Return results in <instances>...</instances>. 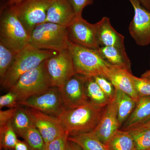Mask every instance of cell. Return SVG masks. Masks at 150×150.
I'll list each match as a JSON object with an SVG mask.
<instances>
[{
    "label": "cell",
    "mask_w": 150,
    "mask_h": 150,
    "mask_svg": "<svg viewBox=\"0 0 150 150\" xmlns=\"http://www.w3.org/2000/svg\"><path fill=\"white\" fill-rule=\"evenodd\" d=\"M105 108L88 101L75 108L65 109L58 118L69 136L90 132L98 124Z\"/></svg>",
    "instance_id": "6da1fadb"
},
{
    "label": "cell",
    "mask_w": 150,
    "mask_h": 150,
    "mask_svg": "<svg viewBox=\"0 0 150 150\" xmlns=\"http://www.w3.org/2000/svg\"><path fill=\"white\" fill-rule=\"evenodd\" d=\"M58 52L38 49L28 44L16 53L12 64L1 79V83L9 90L25 73L35 69L44 61Z\"/></svg>",
    "instance_id": "7a4b0ae2"
},
{
    "label": "cell",
    "mask_w": 150,
    "mask_h": 150,
    "mask_svg": "<svg viewBox=\"0 0 150 150\" xmlns=\"http://www.w3.org/2000/svg\"><path fill=\"white\" fill-rule=\"evenodd\" d=\"M28 33L17 15L13 5L7 4L1 9L0 43L17 53L29 43Z\"/></svg>",
    "instance_id": "3957f363"
},
{
    "label": "cell",
    "mask_w": 150,
    "mask_h": 150,
    "mask_svg": "<svg viewBox=\"0 0 150 150\" xmlns=\"http://www.w3.org/2000/svg\"><path fill=\"white\" fill-rule=\"evenodd\" d=\"M69 50L72 59L75 73L86 77L105 76L110 64L101 57L98 50L76 45L69 40Z\"/></svg>",
    "instance_id": "277c9868"
},
{
    "label": "cell",
    "mask_w": 150,
    "mask_h": 150,
    "mask_svg": "<svg viewBox=\"0 0 150 150\" xmlns=\"http://www.w3.org/2000/svg\"><path fill=\"white\" fill-rule=\"evenodd\" d=\"M69 41L67 27L45 22L33 29L30 35L28 44L38 49L59 53L68 49Z\"/></svg>",
    "instance_id": "5b68a950"
},
{
    "label": "cell",
    "mask_w": 150,
    "mask_h": 150,
    "mask_svg": "<svg viewBox=\"0 0 150 150\" xmlns=\"http://www.w3.org/2000/svg\"><path fill=\"white\" fill-rule=\"evenodd\" d=\"M46 61L22 75L9 90L16 94L18 102L42 93L52 87L46 70Z\"/></svg>",
    "instance_id": "8992f818"
},
{
    "label": "cell",
    "mask_w": 150,
    "mask_h": 150,
    "mask_svg": "<svg viewBox=\"0 0 150 150\" xmlns=\"http://www.w3.org/2000/svg\"><path fill=\"white\" fill-rule=\"evenodd\" d=\"M50 0H24L13 5L20 21L30 35L39 25L46 22Z\"/></svg>",
    "instance_id": "52a82bcc"
},
{
    "label": "cell",
    "mask_w": 150,
    "mask_h": 150,
    "mask_svg": "<svg viewBox=\"0 0 150 150\" xmlns=\"http://www.w3.org/2000/svg\"><path fill=\"white\" fill-rule=\"evenodd\" d=\"M46 62L52 87L60 88L76 74L72 59L68 49L51 56Z\"/></svg>",
    "instance_id": "ba28073f"
},
{
    "label": "cell",
    "mask_w": 150,
    "mask_h": 150,
    "mask_svg": "<svg viewBox=\"0 0 150 150\" xmlns=\"http://www.w3.org/2000/svg\"><path fill=\"white\" fill-rule=\"evenodd\" d=\"M18 104L57 118L66 109L59 89L56 87H51L46 91L18 102Z\"/></svg>",
    "instance_id": "9c48e42d"
},
{
    "label": "cell",
    "mask_w": 150,
    "mask_h": 150,
    "mask_svg": "<svg viewBox=\"0 0 150 150\" xmlns=\"http://www.w3.org/2000/svg\"><path fill=\"white\" fill-rule=\"evenodd\" d=\"M71 42L91 49L100 48L96 37V24H92L85 20L82 14L76 15L67 27Z\"/></svg>",
    "instance_id": "30bf717a"
},
{
    "label": "cell",
    "mask_w": 150,
    "mask_h": 150,
    "mask_svg": "<svg viewBox=\"0 0 150 150\" xmlns=\"http://www.w3.org/2000/svg\"><path fill=\"white\" fill-rule=\"evenodd\" d=\"M134 8V18L129 25L131 37L141 46L150 44V11L142 5L139 0H129Z\"/></svg>",
    "instance_id": "8fae6325"
},
{
    "label": "cell",
    "mask_w": 150,
    "mask_h": 150,
    "mask_svg": "<svg viewBox=\"0 0 150 150\" xmlns=\"http://www.w3.org/2000/svg\"><path fill=\"white\" fill-rule=\"evenodd\" d=\"M34 126L42 135L46 146L50 142L67 133L58 118L31 108L26 107Z\"/></svg>",
    "instance_id": "7c38bea8"
},
{
    "label": "cell",
    "mask_w": 150,
    "mask_h": 150,
    "mask_svg": "<svg viewBox=\"0 0 150 150\" xmlns=\"http://www.w3.org/2000/svg\"><path fill=\"white\" fill-rule=\"evenodd\" d=\"M87 78L76 74L59 88L66 109L75 108L89 101L85 87Z\"/></svg>",
    "instance_id": "4fadbf2b"
},
{
    "label": "cell",
    "mask_w": 150,
    "mask_h": 150,
    "mask_svg": "<svg viewBox=\"0 0 150 150\" xmlns=\"http://www.w3.org/2000/svg\"><path fill=\"white\" fill-rule=\"evenodd\" d=\"M120 128L117 105L113 98L105 108L98 124L92 131L103 143L107 146Z\"/></svg>",
    "instance_id": "5bb4252c"
},
{
    "label": "cell",
    "mask_w": 150,
    "mask_h": 150,
    "mask_svg": "<svg viewBox=\"0 0 150 150\" xmlns=\"http://www.w3.org/2000/svg\"><path fill=\"white\" fill-rule=\"evenodd\" d=\"M105 77L112 83L115 89L129 95L136 102L139 99L135 88L134 75L131 71L110 65Z\"/></svg>",
    "instance_id": "9a60e30c"
},
{
    "label": "cell",
    "mask_w": 150,
    "mask_h": 150,
    "mask_svg": "<svg viewBox=\"0 0 150 150\" xmlns=\"http://www.w3.org/2000/svg\"><path fill=\"white\" fill-rule=\"evenodd\" d=\"M76 16L69 0H50L47 9L46 22L67 27Z\"/></svg>",
    "instance_id": "2e32d148"
},
{
    "label": "cell",
    "mask_w": 150,
    "mask_h": 150,
    "mask_svg": "<svg viewBox=\"0 0 150 150\" xmlns=\"http://www.w3.org/2000/svg\"><path fill=\"white\" fill-rule=\"evenodd\" d=\"M96 24L97 40L100 47L115 46L125 48L124 36L113 28L109 18L104 17Z\"/></svg>",
    "instance_id": "e0dca14e"
},
{
    "label": "cell",
    "mask_w": 150,
    "mask_h": 150,
    "mask_svg": "<svg viewBox=\"0 0 150 150\" xmlns=\"http://www.w3.org/2000/svg\"><path fill=\"white\" fill-rule=\"evenodd\" d=\"M98 51L101 57L110 65L131 72V61L126 54L125 48L103 46L100 47Z\"/></svg>",
    "instance_id": "ac0fdd59"
},
{
    "label": "cell",
    "mask_w": 150,
    "mask_h": 150,
    "mask_svg": "<svg viewBox=\"0 0 150 150\" xmlns=\"http://www.w3.org/2000/svg\"><path fill=\"white\" fill-rule=\"evenodd\" d=\"M150 118V97H140L136 107L121 130H128Z\"/></svg>",
    "instance_id": "d6986e66"
},
{
    "label": "cell",
    "mask_w": 150,
    "mask_h": 150,
    "mask_svg": "<svg viewBox=\"0 0 150 150\" xmlns=\"http://www.w3.org/2000/svg\"><path fill=\"white\" fill-rule=\"evenodd\" d=\"M114 99L117 105L118 122L121 127L133 112L137 102L129 95L117 89H115Z\"/></svg>",
    "instance_id": "ffe728a7"
},
{
    "label": "cell",
    "mask_w": 150,
    "mask_h": 150,
    "mask_svg": "<svg viewBox=\"0 0 150 150\" xmlns=\"http://www.w3.org/2000/svg\"><path fill=\"white\" fill-rule=\"evenodd\" d=\"M68 140L79 145L82 150H109L92 131L69 136Z\"/></svg>",
    "instance_id": "44dd1931"
},
{
    "label": "cell",
    "mask_w": 150,
    "mask_h": 150,
    "mask_svg": "<svg viewBox=\"0 0 150 150\" xmlns=\"http://www.w3.org/2000/svg\"><path fill=\"white\" fill-rule=\"evenodd\" d=\"M86 93L90 102L100 108H105L111 99L103 91L93 77H87L85 83Z\"/></svg>",
    "instance_id": "7402d4cb"
},
{
    "label": "cell",
    "mask_w": 150,
    "mask_h": 150,
    "mask_svg": "<svg viewBox=\"0 0 150 150\" xmlns=\"http://www.w3.org/2000/svg\"><path fill=\"white\" fill-rule=\"evenodd\" d=\"M107 146L109 150H136L135 142L130 132L119 129Z\"/></svg>",
    "instance_id": "603a6c76"
},
{
    "label": "cell",
    "mask_w": 150,
    "mask_h": 150,
    "mask_svg": "<svg viewBox=\"0 0 150 150\" xmlns=\"http://www.w3.org/2000/svg\"><path fill=\"white\" fill-rule=\"evenodd\" d=\"M10 125L19 136L30 127L35 126L26 108L20 105L16 108Z\"/></svg>",
    "instance_id": "cb8c5ba5"
},
{
    "label": "cell",
    "mask_w": 150,
    "mask_h": 150,
    "mask_svg": "<svg viewBox=\"0 0 150 150\" xmlns=\"http://www.w3.org/2000/svg\"><path fill=\"white\" fill-rule=\"evenodd\" d=\"M126 131L133 137L136 150H150V129L136 126Z\"/></svg>",
    "instance_id": "d4e9b609"
},
{
    "label": "cell",
    "mask_w": 150,
    "mask_h": 150,
    "mask_svg": "<svg viewBox=\"0 0 150 150\" xmlns=\"http://www.w3.org/2000/svg\"><path fill=\"white\" fill-rule=\"evenodd\" d=\"M20 137L24 139L33 150H46V145L43 137L35 126L23 132Z\"/></svg>",
    "instance_id": "484cf974"
},
{
    "label": "cell",
    "mask_w": 150,
    "mask_h": 150,
    "mask_svg": "<svg viewBox=\"0 0 150 150\" xmlns=\"http://www.w3.org/2000/svg\"><path fill=\"white\" fill-rule=\"evenodd\" d=\"M10 124L0 127V150H11L18 139Z\"/></svg>",
    "instance_id": "4316f807"
},
{
    "label": "cell",
    "mask_w": 150,
    "mask_h": 150,
    "mask_svg": "<svg viewBox=\"0 0 150 150\" xmlns=\"http://www.w3.org/2000/svg\"><path fill=\"white\" fill-rule=\"evenodd\" d=\"M16 53L0 43V79H3L12 64Z\"/></svg>",
    "instance_id": "83f0119b"
},
{
    "label": "cell",
    "mask_w": 150,
    "mask_h": 150,
    "mask_svg": "<svg viewBox=\"0 0 150 150\" xmlns=\"http://www.w3.org/2000/svg\"><path fill=\"white\" fill-rule=\"evenodd\" d=\"M135 88L139 97H150V79L134 76Z\"/></svg>",
    "instance_id": "f1b7e54d"
},
{
    "label": "cell",
    "mask_w": 150,
    "mask_h": 150,
    "mask_svg": "<svg viewBox=\"0 0 150 150\" xmlns=\"http://www.w3.org/2000/svg\"><path fill=\"white\" fill-rule=\"evenodd\" d=\"M93 77L103 91L110 99H113L115 96V88L112 83L104 76H96Z\"/></svg>",
    "instance_id": "f546056e"
},
{
    "label": "cell",
    "mask_w": 150,
    "mask_h": 150,
    "mask_svg": "<svg viewBox=\"0 0 150 150\" xmlns=\"http://www.w3.org/2000/svg\"><path fill=\"white\" fill-rule=\"evenodd\" d=\"M18 99L16 94L13 92L9 91L8 93L0 97V108L8 107L9 108L17 107Z\"/></svg>",
    "instance_id": "4dcf8cb0"
},
{
    "label": "cell",
    "mask_w": 150,
    "mask_h": 150,
    "mask_svg": "<svg viewBox=\"0 0 150 150\" xmlns=\"http://www.w3.org/2000/svg\"><path fill=\"white\" fill-rule=\"evenodd\" d=\"M69 135L67 133L50 142L46 146V150H66Z\"/></svg>",
    "instance_id": "1f68e13d"
},
{
    "label": "cell",
    "mask_w": 150,
    "mask_h": 150,
    "mask_svg": "<svg viewBox=\"0 0 150 150\" xmlns=\"http://www.w3.org/2000/svg\"><path fill=\"white\" fill-rule=\"evenodd\" d=\"M93 0H69L72 6L76 15L82 13L83 9L87 6L91 5Z\"/></svg>",
    "instance_id": "d6a6232c"
},
{
    "label": "cell",
    "mask_w": 150,
    "mask_h": 150,
    "mask_svg": "<svg viewBox=\"0 0 150 150\" xmlns=\"http://www.w3.org/2000/svg\"><path fill=\"white\" fill-rule=\"evenodd\" d=\"M16 108H9L5 110H0V127L10 124Z\"/></svg>",
    "instance_id": "836d02e7"
},
{
    "label": "cell",
    "mask_w": 150,
    "mask_h": 150,
    "mask_svg": "<svg viewBox=\"0 0 150 150\" xmlns=\"http://www.w3.org/2000/svg\"><path fill=\"white\" fill-rule=\"evenodd\" d=\"M11 150H33L29 145L25 141L18 140L13 149Z\"/></svg>",
    "instance_id": "e575fe53"
},
{
    "label": "cell",
    "mask_w": 150,
    "mask_h": 150,
    "mask_svg": "<svg viewBox=\"0 0 150 150\" xmlns=\"http://www.w3.org/2000/svg\"><path fill=\"white\" fill-rule=\"evenodd\" d=\"M66 150H82V149L76 143L68 140Z\"/></svg>",
    "instance_id": "d590c367"
},
{
    "label": "cell",
    "mask_w": 150,
    "mask_h": 150,
    "mask_svg": "<svg viewBox=\"0 0 150 150\" xmlns=\"http://www.w3.org/2000/svg\"><path fill=\"white\" fill-rule=\"evenodd\" d=\"M139 1L142 5L150 11V0H139Z\"/></svg>",
    "instance_id": "8d00e7d4"
},
{
    "label": "cell",
    "mask_w": 150,
    "mask_h": 150,
    "mask_svg": "<svg viewBox=\"0 0 150 150\" xmlns=\"http://www.w3.org/2000/svg\"><path fill=\"white\" fill-rule=\"evenodd\" d=\"M136 126H141V127H145V128L150 129V118L144 122V123L139 124V125H137V126H135V127H136Z\"/></svg>",
    "instance_id": "74e56055"
},
{
    "label": "cell",
    "mask_w": 150,
    "mask_h": 150,
    "mask_svg": "<svg viewBox=\"0 0 150 150\" xmlns=\"http://www.w3.org/2000/svg\"><path fill=\"white\" fill-rule=\"evenodd\" d=\"M23 1L24 0H8L7 4L9 5H14Z\"/></svg>",
    "instance_id": "f35d334b"
},
{
    "label": "cell",
    "mask_w": 150,
    "mask_h": 150,
    "mask_svg": "<svg viewBox=\"0 0 150 150\" xmlns=\"http://www.w3.org/2000/svg\"><path fill=\"white\" fill-rule=\"evenodd\" d=\"M141 77L150 79V69L148 71H146L142 75Z\"/></svg>",
    "instance_id": "ab89813d"
}]
</instances>
